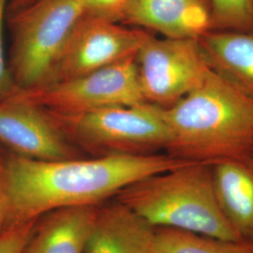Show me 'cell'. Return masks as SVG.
<instances>
[{
  "label": "cell",
  "mask_w": 253,
  "mask_h": 253,
  "mask_svg": "<svg viewBox=\"0 0 253 253\" xmlns=\"http://www.w3.org/2000/svg\"><path fill=\"white\" fill-rule=\"evenodd\" d=\"M188 163L167 153L61 161L9 154L0 159L7 226L56 208L99 206L135 182Z\"/></svg>",
  "instance_id": "cell-1"
},
{
  "label": "cell",
  "mask_w": 253,
  "mask_h": 253,
  "mask_svg": "<svg viewBox=\"0 0 253 253\" xmlns=\"http://www.w3.org/2000/svg\"><path fill=\"white\" fill-rule=\"evenodd\" d=\"M170 141L165 153L190 163L253 158V100L213 73L163 108Z\"/></svg>",
  "instance_id": "cell-2"
},
{
  "label": "cell",
  "mask_w": 253,
  "mask_h": 253,
  "mask_svg": "<svg viewBox=\"0 0 253 253\" xmlns=\"http://www.w3.org/2000/svg\"><path fill=\"white\" fill-rule=\"evenodd\" d=\"M115 199L154 227L241 240L220 208L210 163H190L153 174L129 185Z\"/></svg>",
  "instance_id": "cell-3"
},
{
  "label": "cell",
  "mask_w": 253,
  "mask_h": 253,
  "mask_svg": "<svg viewBox=\"0 0 253 253\" xmlns=\"http://www.w3.org/2000/svg\"><path fill=\"white\" fill-rule=\"evenodd\" d=\"M84 14L78 0H37L7 15L8 65L20 92L51 83L73 28Z\"/></svg>",
  "instance_id": "cell-4"
},
{
  "label": "cell",
  "mask_w": 253,
  "mask_h": 253,
  "mask_svg": "<svg viewBox=\"0 0 253 253\" xmlns=\"http://www.w3.org/2000/svg\"><path fill=\"white\" fill-rule=\"evenodd\" d=\"M45 112L73 145L91 157L165 153L169 145L163 108L148 102L78 115Z\"/></svg>",
  "instance_id": "cell-5"
},
{
  "label": "cell",
  "mask_w": 253,
  "mask_h": 253,
  "mask_svg": "<svg viewBox=\"0 0 253 253\" xmlns=\"http://www.w3.org/2000/svg\"><path fill=\"white\" fill-rule=\"evenodd\" d=\"M17 95L47 112L62 115L145 102L136 54L93 73L55 82L34 90L22 91Z\"/></svg>",
  "instance_id": "cell-6"
},
{
  "label": "cell",
  "mask_w": 253,
  "mask_h": 253,
  "mask_svg": "<svg viewBox=\"0 0 253 253\" xmlns=\"http://www.w3.org/2000/svg\"><path fill=\"white\" fill-rule=\"evenodd\" d=\"M145 102L171 107L198 87L211 72L198 39L158 38L150 33L136 54Z\"/></svg>",
  "instance_id": "cell-7"
},
{
  "label": "cell",
  "mask_w": 253,
  "mask_h": 253,
  "mask_svg": "<svg viewBox=\"0 0 253 253\" xmlns=\"http://www.w3.org/2000/svg\"><path fill=\"white\" fill-rule=\"evenodd\" d=\"M149 34L142 28L84 13L73 28L50 84L93 73L134 55Z\"/></svg>",
  "instance_id": "cell-8"
},
{
  "label": "cell",
  "mask_w": 253,
  "mask_h": 253,
  "mask_svg": "<svg viewBox=\"0 0 253 253\" xmlns=\"http://www.w3.org/2000/svg\"><path fill=\"white\" fill-rule=\"evenodd\" d=\"M0 143L11 153L39 161L83 158L43 109L17 94L0 101Z\"/></svg>",
  "instance_id": "cell-9"
},
{
  "label": "cell",
  "mask_w": 253,
  "mask_h": 253,
  "mask_svg": "<svg viewBox=\"0 0 253 253\" xmlns=\"http://www.w3.org/2000/svg\"><path fill=\"white\" fill-rule=\"evenodd\" d=\"M121 24L170 39H199L211 30L209 0H134Z\"/></svg>",
  "instance_id": "cell-10"
},
{
  "label": "cell",
  "mask_w": 253,
  "mask_h": 253,
  "mask_svg": "<svg viewBox=\"0 0 253 253\" xmlns=\"http://www.w3.org/2000/svg\"><path fill=\"white\" fill-rule=\"evenodd\" d=\"M156 227L117 199L98 207L84 253H152Z\"/></svg>",
  "instance_id": "cell-11"
},
{
  "label": "cell",
  "mask_w": 253,
  "mask_h": 253,
  "mask_svg": "<svg viewBox=\"0 0 253 253\" xmlns=\"http://www.w3.org/2000/svg\"><path fill=\"white\" fill-rule=\"evenodd\" d=\"M99 206L56 208L42 215L23 253H84Z\"/></svg>",
  "instance_id": "cell-12"
},
{
  "label": "cell",
  "mask_w": 253,
  "mask_h": 253,
  "mask_svg": "<svg viewBox=\"0 0 253 253\" xmlns=\"http://www.w3.org/2000/svg\"><path fill=\"white\" fill-rule=\"evenodd\" d=\"M198 40L209 69L253 100V30H210Z\"/></svg>",
  "instance_id": "cell-13"
},
{
  "label": "cell",
  "mask_w": 253,
  "mask_h": 253,
  "mask_svg": "<svg viewBox=\"0 0 253 253\" xmlns=\"http://www.w3.org/2000/svg\"><path fill=\"white\" fill-rule=\"evenodd\" d=\"M217 200L241 239L253 243V161H221L212 164Z\"/></svg>",
  "instance_id": "cell-14"
},
{
  "label": "cell",
  "mask_w": 253,
  "mask_h": 253,
  "mask_svg": "<svg viewBox=\"0 0 253 253\" xmlns=\"http://www.w3.org/2000/svg\"><path fill=\"white\" fill-rule=\"evenodd\" d=\"M152 253H253V243L156 227Z\"/></svg>",
  "instance_id": "cell-15"
},
{
  "label": "cell",
  "mask_w": 253,
  "mask_h": 253,
  "mask_svg": "<svg viewBox=\"0 0 253 253\" xmlns=\"http://www.w3.org/2000/svg\"><path fill=\"white\" fill-rule=\"evenodd\" d=\"M211 30H253V0H209Z\"/></svg>",
  "instance_id": "cell-16"
},
{
  "label": "cell",
  "mask_w": 253,
  "mask_h": 253,
  "mask_svg": "<svg viewBox=\"0 0 253 253\" xmlns=\"http://www.w3.org/2000/svg\"><path fill=\"white\" fill-rule=\"evenodd\" d=\"M37 219L6 227L0 234V253H23Z\"/></svg>",
  "instance_id": "cell-17"
},
{
  "label": "cell",
  "mask_w": 253,
  "mask_h": 253,
  "mask_svg": "<svg viewBox=\"0 0 253 253\" xmlns=\"http://www.w3.org/2000/svg\"><path fill=\"white\" fill-rule=\"evenodd\" d=\"M9 0H0V101L18 94L20 90L9 72L4 50V23L7 19Z\"/></svg>",
  "instance_id": "cell-18"
},
{
  "label": "cell",
  "mask_w": 253,
  "mask_h": 253,
  "mask_svg": "<svg viewBox=\"0 0 253 253\" xmlns=\"http://www.w3.org/2000/svg\"><path fill=\"white\" fill-rule=\"evenodd\" d=\"M134 0H78L84 13L121 23Z\"/></svg>",
  "instance_id": "cell-19"
},
{
  "label": "cell",
  "mask_w": 253,
  "mask_h": 253,
  "mask_svg": "<svg viewBox=\"0 0 253 253\" xmlns=\"http://www.w3.org/2000/svg\"><path fill=\"white\" fill-rule=\"evenodd\" d=\"M35 1L37 0H9L7 15L27 7L28 5L34 3Z\"/></svg>",
  "instance_id": "cell-20"
},
{
  "label": "cell",
  "mask_w": 253,
  "mask_h": 253,
  "mask_svg": "<svg viewBox=\"0 0 253 253\" xmlns=\"http://www.w3.org/2000/svg\"><path fill=\"white\" fill-rule=\"evenodd\" d=\"M7 227V208L4 197H0V234Z\"/></svg>",
  "instance_id": "cell-21"
},
{
  "label": "cell",
  "mask_w": 253,
  "mask_h": 253,
  "mask_svg": "<svg viewBox=\"0 0 253 253\" xmlns=\"http://www.w3.org/2000/svg\"><path fill=\"white\" fill-rule=\"evenodd\" d=\"M0 197H4V196H3V184H2L1 173H0Z\"/></svg>",
  "instance_id": "cell-22"
},
{
  "label": "cell",
  "mask_w": 253,
  "mask_h": 253,
  "mask_svg": "<svg viewBox=\"0 0 253 253\" xmlns=\"http://www.w3.org/2000/svg\"></svg>",
  "instance_id": "cell-23"
}]
</instances>
